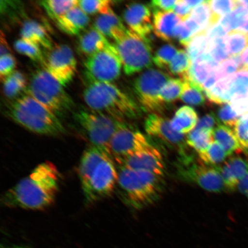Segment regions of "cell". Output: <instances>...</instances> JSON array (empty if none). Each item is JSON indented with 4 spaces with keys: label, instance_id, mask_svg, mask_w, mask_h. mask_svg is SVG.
<instances>
[{
    "label": "cell",
    "instance_id": "29",
    "mask_svg": "<svg viewBox=\"0 0 248 248\" xmlns=\"http://www.w3.org/2000/svg\"><path fill=\"white\" fill-rule=\"evenodd\" d=\"M211 10V17L209 27L216 26L220 19L225 16L238 7V1L231 0H214L209 1Z\"/></svg>",
    "mask_w": 248,
    "mask_h": 248
},
{
    "label": "cell",
    "instance_id": "9",
    "mask_svg": "<svg viewBox=\"0 0 248 248\" xmlns=\"http://www.w3.org/2000/svg\"><path fill=\"white\" fill-rule=\"evenodd\" d=\"M85 72L89 83L110 82L119 77L123 64L113 44L87 58Z\"/></svg>",
    "mask_w": 248,
    "mask_h": 248
},
{
    "label": "cell",
    "instance_id": "51",
    "mask_svg": "<svg viewBox=\"0 0 248 248\" xmlns=\"http://www.w3.org/2000/svg\"><path fill=\"white\" fill-rule=\"evenodd\" d=\"M176 1L172 0H154L151 2L150 7L154 12L173 11Z\"/></svg>",
    "mask_w": 248,
    "mask_h": 248
},
{
    "label": "cell",
    "instance_id": "50",
    "mask_svg": "<svg viewBox=\"0 0 248 248\" xmlns=\"http://www.w3.org/2000/svg\"><path fill=\"white\" fill-rule=\"evenodd\" d=\"M193 9H192L188 6L186 4L185 0H179L176 1L173 12L181 18L182 21H185L191 17L192 12Z\"/></svg>",
    "mask_w": 248,
    "mask_h": 248
},
{
    "label": "cell",
    "instance_id": "28",
    "mask_svg": "<svg viewBox=\"0 0 248 248\" xmlns=\"http://www.w3.org/2000/svg\"><path fill=\"white\" fill-rule=\"evenodd\" d=\"M225 44L231 58L240 55L248 47V33L237 30L225 37Z\"/></svg>",
    "mask_w": 248,
    "mask_h": 248
},
{
    "label": "cell",
    "instance_id": "7",
    "mask_svg": "<svg viewBox=\"0 0 248 248\" xmlns=\"http://www.w3.org/2000/svg\"><path fill=\"white\" fill-rule=\"evenodd\" d=\"M113 45L126 75L140 72L153 65L151 45L132 31L128 30L125 36Z\"/></svg>",
    "mask_w": 248,
    "mask_h": 248
},
{
    "label": "cell",
    "instance_id": "10",
    "mask_svg": "<svg viewBox=\"0 0 248 248\" xmlns=\"http://www.w3.org/2000/svg\"><path fill=\"white\" fill-rule=\"evenodd\" d=\"M119 173L113 158L108 157L99 164L86 187L83 189L86 202L93 204L112 193L118 183Z\"/></svg>",
    "mask_w": 248,
    "mask_h": 248
},
{
    "label": "cell",
    "instance_id": "27",
    "mask_svg": "<svg viewBox=\"0 0 248 248\" xmlns=\"http://www.w3.org/2000/svg\"><path fill=\"white\" fill-rule=\"evenodd\" d=\"M49 17L55 21L78 5L77 0H46L40 2Z\"/></svg>",
    "mask_w": 248,
    "mask_h": 248
},
{
    "label": "cell",
    "instance_id": "59",
    "mask_svg": "<svg viewBox=\"0 0 248 248\" xmlns=\"http://www.w3.org/2000/svg\"><path fill=\"white\" fill-rule=\"evenodd\" d=\"M4 248H29L27 246H23V245L13 244L10 246H6Z\"/></svg>",
    "mask_w": 248,
    "mask_h": 248
},
{
    "label": "cell",
    "instance_id": "53",
    "mask_svg": "<svg viewBox=\"0 0 248 248\" xmlns=\"http://www.w3.org/2000/svg\"><path fill=\"white\" fill-rule=\"evenodd\" d=\"M218 80L219 79L218 76H217L216 69L214 70L210 73L205 82L202 85V88L204 92L209 91L210 89H212L216 84Z\"/></svg>",
    "mask_w": 248,
    "mask_h": 248
},
{
    "label": "cell",
    "instance_id": "55",
    "mask_svg": "<svg viewBox=\"0 0 248 248\" xmlns=\"http://www.w3.org/2000/svg\"><path fill=\"white\" fill-rule=\"evenodd\" d=\"M237 188L240 193L246 195L248 199V172L238 184Z\"/></svg>",
    "mask_w": 248,
    "mask_h": 248
},
{
    "label": "cell",
    "instance_id": "58",
    "mask_svg": "<svg viewBox=\"0 0 248 248\" xmlns=\"http://www.w3.org/2000/svg\"><path fill=\"white\" fill-rule=\"evenodd\" d=\"M186 4H187L189 7L191 8L192 9H194V8L198 7L204 1H199V0H185Z\"/></svg>",
    "mask_w": 248,
    "mask_h": 248
},
{
    "label": "cell",
    "instance_id": "23",
    "mask_svg": "<svg viewBox=\"0 0 248 248\" xmlns=\"http://www.w3.org/2000/svg\"><path fill=\"white\" fill-rule=\"evenodd\" d=\"M111 44L108 40L93 26L80 34L78 48L87 58L103 50Z\"/></svg>",
    "mask_w": 248,
    "mask_h": 248
},
{
    "label": "cell",
    "instance_id": "35",
    "mask_svg": "<svg viewBox=\"0 0 248 248\" xmlns=\"http://www.w3.org/2000/svg\"><path fill=\"white\" fill-rule=\"evenodd\" d=\"M248 18L247 9L242 6L238 1V7L231 13L223 17L220 24L225 28L229 33L232 31L240 30L242 25Z\"/></svg>",
    "mask_w": 248,
    "mask_h": 248
},
{
    "label": "cell",
    "instance_id": "34",
    "mask_svg": "<svg viewBox=\"0 0 248 248\" xmlns=\"http://www.w3.org/2000/svg\"><path fill=\"white\" fill-rule=\"evenodd\" d=\"M184 82V90L181 97V100L185 103L195 106L203 105L205 98L203 94V90L202 86L191 81L183 80Z\"/></svg>",
    "mask_w": 248,
    "mask_h": 248
},
{
    "label": "cell",
    "instance_id": "57",
    "mask_svg": "<svg viewBox=\"0 0 248 248\" xmlns=\"http://www.w3.org/2000/svg\"><path fill=\"white\" fill-rule=\"evenodd\" d=\"M241 58L245 67V70L248 71V47L241 54Z\"/></svg>",
    "mask_w": 248,
    "mask_h": 248
},
{
    "label": "cell",
    "instance_id": "26",
    "mask_svg": "<svg viewBox=\"0 0 248 248\" xmlns=\"http://www.w3.org/2000/svg\"><path fill=\"white\" fill-rule=\"evenodd\" d=\"M228 92L232 99L231 102L248 97V71H239L230 78Z\"/></svg>",
    "mask_w": 248,
    "mask_h": 248
},
{
    "label": "cell",
    "instance_id": "19",
    "mask_svg": "<svg viewBox=\"0 0 248 248\" xmlns=\"http://www.w3.org/2000/svg\"><path fill=\"white\" fill-rule=\"evenodd\" d=\"M55 21L62 32L69 35H78L84 32L88 27L90 17L78 5Z\"/></svg>",
    "mask_w": 248,
    "mask_h": 248
},
{
    "label": "cell",
    "instance_id": "25",
    "mask_svg": "<svg viewBox=\"0 0 248 248\" xmlns=\"http://www.w3.org/2000/svg\"><path fill=\"white\" fill-rule=\"evenodd\" d=\"M213 139L221 145L228 156L234 154H240L243 150L234 130L222 124H219L214 130Z\"/></svg>",
    "mask_w": 248,
    "mask_h": 248
},
{
    "label": "cell",
    "instance_id": "16",
    "mask_svg": "<svg viewBox=\"0 0 248 248\" xmlns=\"http://www.w3.org/2000/svg\"><path fill=\"white\" fill-rule=\"evenodd\" d=\"M124 20L130 31L146 39L154 31L150 8L140 3H133L125 9Z\"/></svg>",
    "mask_w": 248,
    "mask_h": 248
},
{
    "label": "cell",
    "instance_id": "56",
    "mask_svg": "<svg viewBox=\"0 0 248 248\" xmlns=\"http://www.w3.org/2000/svg\"><path fill=\"white\" fill-rule=\"evenodd\" d=\"M0 51H1V53H0L1 57L5 55L11 54L10 49L9 48L7 40H6L4 38L2 32L1 33V46H0Z\"/></svg>",
    "mask_w": 248,
    "mask_h": 248
},
{
    "label": "cell",
    "instance_id": "43",
    "mask_svg": "<svg viewBox=\"0 0 248 248\" xmlns=\"http://www.w3.org/2000/svg\"><path fill=\"white\" fill-rule=\"evenodd\" d=\"M191 18L199 24L202 30L209 29L211 17L209 1H204L192 12Z\"/></svg>",
    "mask_w": 248,
    "mask_h": 248
},
{
    "label": "cell",
    "instance_id": "20",
    "mask_svg": "<svg viewBox=\"0 0 248 248\" xmlns=\"http://www.w3.org/2000/svg\"><path fill=\"white\" fill-rule=\"evenodd\" d=\"M93 26L105 38L113 40L115 42L125 36L128 30L113 10L107 14L98 15Z\"/></svg>",
    "mask_w": 248,
    "mask_h": 248
},
{
    "label": "cell",
    "instance_id": "49",
    "mask_svg": "<svg viewBox=\"0 0 248 248\" xmlns=\"http://www.w3.org/2000/svg\"><path fill=\"white\" fill-rule=\"evenodd\" d=\"M218 119L215 114L210 113L206 114L198 120V122L195 129L201 131L213 132L216 126L219 125Z\"/></svg>",
    "mask_w": 248,
    "mask_h": 248
},
{
    "label": "cell",
    "instance_id": "21",
    "mask_svg": "<svg viewBox=\"0 0 248 248\" xmlns=\"http://www.w3.org/2000/svg\"><path fill=\"white\" fill-rule=\"evenodd\" d=\"M182 20L173 11L154 12V32L164 41H171L176 27Z\"/></svg>",
    "mask_w": 248,
    "mask_h": 248
},
{
    "label": "cell",
    "instance_id": "54",
    "mask_svg": "<svg viewBox=\"0 0 248 248\" xmlns=\"http://www.w3.org/2000/svg\"><path fill=\"white\" fill-rule=\"evenodd\" d=\"M185 23L188 29L190 30L191 33L193 34L194 36L202 31L199 24L191 17L189 18L187 20H186Z\"/></svg>",
    "mask_w": 248,
    "mask_h": 248
},
{
    "label": "cell",
    "instance_id": "14",
    "mask_svg": "<svg viewBox=\"0 0 248 248\" xmlns=\"http://www.w3.org/2000/svg\"><path fill=\"white\" fill-rule=\"evenodd\" d=\"M145 132L149 136L164 142L177 151L182 157H187L186 137L173 130L170 121L158 114H150L144 123Z\"/></svg>",
    "mask_w": 248,
    "mask_h": 248
},
{
    "label": "cell",
    "instance_id": "44",
    "mask_svg": "<svg viewBox=\"0 0 248 248\" xmlns=\"http://www.w3.org/2000/svg\"><path fill=\"white\" fill-rule=\"evenodd\" d=\"M218 116L219 120L224 125L232 128H234L241 117L238 115L231 103L223 105L219 109Z\"/></svg>",
    "mask_w": 248,
    "mask_h": 248
},
{
    "label": "cell",
    "instance_id": "40",
    "mask_svg": "<svg viewBox=\"0 0 248 248\" xmlns=\"http://www.w3.org/2000/svg\"><path fill=\"white\" fill-rule=\"evenodd\" d=\"M14 48L18 53L26 56L33 61L45 65L46 60L43 56L41 48L39 46L20 38L16 40Z\"/></svg>",
    "mask_w": 248,
    "mask_h": 248
},
{
    "label": "cell",
    "instance_id": "18",
    "mask_svg": "<svg viewBox=\"0 0 248 248\" xmlns=\"http://www.w3.org/2000/svg\"><path fill=\"white\" fill-rule=\"evenodd\" d=\"M226 190L234 191L238 184L248 172V159L240 156H233L219 167Z\"/></svg>",
    "mask_w": 248,
    "mask_h": 248
},
{
    "label": "cell",
    "instance_id": "13",
    "mask_svg": "<svg viewBox=\"0 0 248 248\" xmlns=\"http://www.w3.org/2000/svg\"><path fill=\"white\" fill-rule=\"evenodd\" d=\"M45 69L63 87L72 81L77 71V60L66 45L54 46L46 61Z\"/></svg>",
    "mask_w": 248,
    "mask_h": 248
},
{
    "label": "cell",
    "instance_id": "33",
    "mask_svg": "<svg viewBox=\"0 0 248 248\" xmlns=\"http://www.w3.org/2000/svg\"><path fill=\"white\" fill-rule=\"evenodd\" d=\"M210 29H206L200 31L193 36L190 43L186 47L187 53L193 62L208 49L209 40L207 32Z\"/></svg>",
    "mask_w": 248,
    "mask_h": 248
},
{
    "label": "cell",
    "instance_id": "15",
    "mask_svg": "<svg viewBox=\"0 0 248 248\" xmlns=\"http://www.w3.org/2000/svg\"><path fill=\"white\" fill-rule=\"evenodd\" d=\"M118 163L129 169L149 172L160 176L164 175L162 154L153 146L141 153L124 158Z\"/></svg>",
    "mask_w": 248,
    "mask_h": 248
},
{
    "label": "cell",
    "instance_id": "48",
    "mask_svg": "<svg viewBox=\"0 0 248 248\" xmlns=\"http://www.w3.org/2000/svg\"><path fill=\"white\" fill-rule=\"evenodd\" d=\"M193 34L191 33L185 23H181L178 25L173 33V38L177 39L181 45L187 47L189 43L193 38Z\"/></svg>",
    "mask_w": 248,
    "mask_h": 248
},
{
    "label": "cell",
    "instance_id": "1",
    "mask_svg": "<svg viewBox=\"0 0 248 248\" xmlns=\"http://www.w3.org/2000/svg\"><path fill=\"white\" fill-rule=\"evenodd\" d=\"M61 181V173L53 163H40L5 192L1 197V204L9 208L45 210L54 203Z\"/></svg>",
    "mask_w": 248,
    "mask_h": 248
},
{
    "label": "cell",
    "instance_id": "31",
    "mask_svg": "<svg viewBox=\"0 0 248 248\" xmlns=\"http://www.w3.org/2000/svg\"><path fill=\"white\" fill-rule=\"evenodd\" d=\"M214 70L215 69L210 66L208 62L204 60L203 56L201 55L192 62L188 78L185 80H190L202 86Z\"/></svg>",
    "mask_w": 248,
    "mask_h": 248
},
{
    "label": "cell",
    "instance_id": "47",
    "mask_svg": "<svg viewBox=\"0 0 248 248\" xmlns=\"http://www.w3.org/2000/svg\"><path fill=\"white\" fill-rule=\"evenodd\" d=\"M16 61L11 54L2 56L0 58V76L4 80L15 71Z\"/></svg>",
    "mask_w": 248,
    "mask_h": 248
},
{
    "label": "cell",
    "instance_id": "60",
    "mask_svg": "<svg viewBox=\"0 0 248 248\" xmlns=\"http://www.w3.org/2000/svg\"><path fill=\"white\" fill-rule=\"evenodd\" d=\"M239 3L242 6L246 8L248 11V1H240Z\"/></svg>",
    "mask_w": 248,
    "mask_h": 248
},
{
    "label": "cell",
    "instance_id": "46",
    "mask_svg": "<svg viewBox=\"0 0 248 248\" xmlns=\"http://www.w3.org/2000/svg\"><path fill=\"white\" fill-rule=\"evenodd\" d=\"M219 79L227 78L239 71V68L232 58L222 62L216 69Z\"/></svg>",
    "mask_w": 248,
    "mask_h": 248
},
{
    "label": "cell",
    "instance_id": "6",
    "mask_svg": "<svg viewBox=\"0 0 248 248\" xmlns=\"http://www.w3.org/2000/svg\"><path fill=\"white\" fill-rule=\"evenodd\" d=\"M74 119L92 145L110 154V142L121 122L89 108H82L76 111Z\"/></svg>",
    "mask_w": 248,
    "mask_h": 248
},
{
    "label": "cell",
    "instance_id": "42",
    "mask_svg": "<svg viewBox=\"0 0 248 248\" xmlns=\"http://www.w3.org/2000/svg\"><path fill=\"white\" fill-rule=\"evenodd\" d=\"M178 49L172 45H164L158 49L153 57L154 63L162 69H168L170 62L178 53Z\"/></svg>",
    "mask_w": 248,
    "mask_h": 248
},
{
    "label": "cell",
    "instance_id": "22",
    "mask_svg": "<svg viewBox=\"0 0 248 248\" xmlns=\"http://www.w3.org/2000/svg\"><path fill=\"white\" fill-rule=\"evenodd\" d=\"M21 39L32 43L47 50L51 51L52 39L44 27L33 20L25 21L20 31Z\"/></svg>",
    "mask_w": 248,
    "mask_h": 248
},
{
    "label": "cell",
    "instance_id": "2",
    "mask_svg": "<svg viewBox=\"0 0 248 248\" xmlns=\"http://www.w3.org/2000/svg\"><path fill=\"white\" fill-rule=\"evenodd\" d=\"M5 114L18 125L36 134L57 136L65 132L60 118L26 93L9 104Z\"/></svg>",
    "mask_w": 248,
    "mask_h": 248
},
{
    "label": "cell",
    "instance_id": "24",
    "mask_svg": "<svg viewBox=\"0 0 248 248\" xmlns=\"http://www.w3.org/2000/svg\"><path fill=\"white\" fill-rule=\"evenodd\" d=\"M198 120L197 113L194 108L184 106L176 111L170 123L173 130L180 134L184 135L190 133L196 128Z\"/></svg>",
    "mask_w": 248,
    "mask_h": 248
},
{
    "label": "cell",
    "instance_id": "45",
    "mask_svg": "<svg viewBox=\"0 0 248 248\" xmlns=\"http://www.w3.org/2000/svg\"><path fill=\"white\" fill-rule=\"evenodd\" d=\"M233 130L242 148L248 150V113L241 117Z\"/></svg>",
    "mask_w": 248,
    "mask_h": 248
},
{
    "label": "cell",
    "instance_id": "30",
    "mask_svg": "<svg viewBox=\"0 0 248 248\" xmlns=\"http://www.w3.org/2000/svg\"><path fill=\"white\" fill-rule=\"evenodd\" d=\"M3 91L6 97L14 98L26 88V78L18 71H15L2 80Z\"/></svg>",
    "mask_w": 248,
    "mask_h": 248
},
{
    "label": "cell",
    "instance_id": "38",
    "mask_svg": "<svg viewBox=\"0 0 248 248\" xmlns=\"http://www.w3.org/2000/svg\"><path fill=\"white\" fill-rule=\"evenodd\" d=\"M184 82L182 79L170 78L160 92L159 98L164 103L175 101L181 97Z\"/></svg>",
    "mask_w": 248,
    "mask_h": 248
},
{
    "label": "cell",
    "instance_id": "4",
    "mask_svg": "<svg viewBox=\"0 0 248 248\" xmlns=\"http://www.w3.org/2000/svg\"><path fill=\"white\" fill-rule=\"evenodd\" d=\"M117 184L124 197L136 209L154 202L162 190V176L121 166Z\"/></svg>",
    "mask_w": 248,
    "mask_h": 248
},
{
    "label": "cell",
    "instance_id": "32",
    "mask_svg": "<svg viewBox=\"0 0 248 248\" xmlns=\"http://www.w3.org/2000/svg\"><path fill=\"white\" fill-rule=\"evenodd\" d=\"M213 141V132L196 129L189 133L186 137L188 146L193 148L199 155L204 153Z\"/></svg>",
    "mask_w": 248,
    "mask_h": 248
},
{
    "label": "cell",
    "instance_id": "12",
    "mask_svg": "<svg viewBox=\"0 0 248 248\" xmlns=\"http://www.w3.org/2000/svg\"><path fill=\"white\" fill-rule=\"evenodd\" d=\"M182 159L180 173L185 179L211 193H221L226 190L219 167L206 165L202 162L193 163L189 156Z\"/></svg>",
    "mask_w": 248,
    "mask_h": 248
},
{
    "label": "cell",
    "instance_id": "41",
    "mask_svg": "<svg viewBox=\"0 0 248 248\" xmlns=\"http://www.w3.org/2000/svg\"><path fill=\"white\" fill-rule=\"evenodd\" d=\"M78 6L88 15H100L113 10L112 1L109 0H80Z\"/></svg>",
    "mask_w": 248,
    "mask_h": 248
},
{
    "label": "cell",
    "instance_id": "36",
    "mask_svg": "<svg viewBox=\"0 0 248 248\" xmlns=\"http://www.w3.org/2000/svg\"><path fill=\"white\" fill-rule=\"evenodd\" d=\"M231 77L220 79L209 91L204 92L210 101L218 105L231 103L232 99L228 92V82Z\"/></svg>",
    "mask_w": 248,
    "mask_h": 248
},
{
    "label": "cell",
    "instance_id": "17",
    "mask_svg": "<svg viewBox=\"0 0 248 248\" xmlns=\"http://www.w3.org/2000/svg\"><path fill=\"white\" fill-rule=\"evenodd\" d=\"M108 157H111L109 153L93 145L84 151L78 168V176L82 190L88 184L93 173L99 164Z\"/></svg>",
    "mask_w": 248,
    "mask_h": 248
},
{
    "label": "cell",
    "instance_id": "37",
    "mask_svg": "<svg viewBox=\"0 0 248 248\" xmlns=\"http://www.w3.org/2000/svg\"><path fill=\"white\" fill-rule=\"evenodd\" d=\"M191 64L192 61L187 52L184 49H180L170 62L169 69L170 73L181 77L182 80H185L188 78Z\"/></svg>",
    "mask_w": 248,
    "mask_h": 248
},
{
    "label": "cell",
    "instance_id": "11",
    "mask_svg": "<svg viewBox=\"0 0 248 248\" xmlns=\"http://www.w3.org/2000/svg\"><path fill=\"white\" fill-rule=\"evenodd\" d=\"M153 146L141 132L121 122L111 138L109 151L117 162Z\"/></svg>",
    "mask_w": 248,
    "mask_h": 248
},
{
    "label": "cell",
    "instance_id": "3",
    "mask_svg": "<svg viewBox=\"0 0 248 248\" xmlns=\"http://www.w3.org/2000/svg\"><path fill=\"white\" fill-rule=\"evenodd\" d=\"M83 99L88 108L119 122L136 119L141 114L135 102L110 82L89 83L83 92Z\"/></svg>",
    "mask_w": 248,
    "mask_h": 248
},
{
    "label": "cell",
    "instance_id": "5",
    "mask_svg": "<svg viewBox=\"0 0 248 248\" xmlns=\"http://www.w3.org/2000/svg\"><path fill=\"white\" fill-rule=\"evenodd\" d=\"M26 93L59 118L74 106L72 99L63 86L45 69L33 73Z\"/></svg>",
    "mask_w": 248,
    "mask_h": 248
},
{
    "label": "cell",
    "instance_id": "8",
    "mask_svg": "<svg viewBox=\"0 0 248 248\" xmlns=\"http://www.w3.org/2000/svg\"><path fill=\"white\" fill-rule=\"evenodd\" d=\"M170 79L166 73L154 69L145 71L136 79L135 91L142 110L151 114L162 112L164 104L160 92Z\"/></svg>",
    "mask_w": 248,
    "mask_h": 248
},
{
    "label": "cell",
    "instance_id": "52",
    "mask_svg": "<svg viewBox=\"0 0 248 248\" xmlns=\"http://www.w3.org/2000/svg\"><path fill=\"white\" fill-rule=\"evenodd\" d=\"M228 32L221 24H217L211 28L207 32V38L210 41L213 39L225 38Z\"/></svg>",
    "mask_w": 248,
    "mask_h": 248
},
{
    "label": "cell",
    "instance_id": "39",
    "mask_svg": "<svg viewBox=\"0 0 248 248\" xmlns=\"http://www.w3.org/2000/svg\"><path fill=\"white\" fill-rule=\"evenodd\" d=\"M228 156L224 149L215 141L211 143L204 153L199 155L202 162L206 165L215 167L225 162Z\"/></svg>",
    "mask_w": 248,
    "mask_h": 248
}]
</instances>
